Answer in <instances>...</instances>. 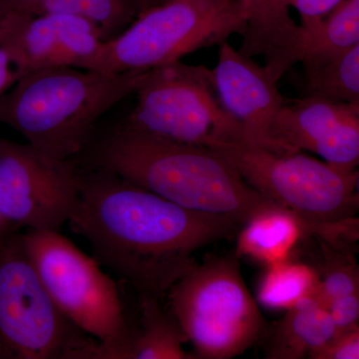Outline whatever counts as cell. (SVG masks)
Masks as SVG:
<instances>
[{"label": "cell", "instance_id": "cell-1", "mask_svg": "<svg viewBox=\"0 0 359 359\" xmlns=\"http://www.w3.org/2000/svg\"><path fill=\"white\" fill-rule=\"evenodd\" d=\"M77 182L71 230L88 241L97 263L139 295L159 301L197 264V250L228 240L244 224L185 209L105 170L77 165Z\"/></svg>", "mask_w": 359, "mask_h": 359}, {"label": "cell", "instance_id": "cell-2", "mask_svg": "<svg viewBox=\"0 0 359 359\" xmlns=\"http://www.w3.org/2000/svg\"><path fill=\"white\" fill-rule=\"evenodd\" d=\"M78 156H83V160L74 159L79 166L109 171L192 211L226 215L245 224L275 205L248 185L223 156L203 146L117 126L89 141Z\"/></svg>", "mask_w": 359, "mask_h": 359}, {"label": "cell", "instance_id": "cell-3", "mask_svg": "<svg viewBox=\"0 0 359 359\" xmlns=\"http://www.w3.org/2000/svg\"><path fill=\"white\" fill-rule=\"evenodd\" d=\"M146 73L75 67L30 73L0 99V123L49 159H74L86 147L97 121L134 94Z\"/></svg>", "mask_w": 359, "mask_h": 359}, {"label": "cell", "instance_id": "cell-4", "mask_svg": "<svg viewBox=\"0 0 359 359\" xmlns=\"http://www.w3.org/2000/svg\"><path fill=\"white\" fill-rule=\"evenodd\" d=\"M210 149L235 168L262 197L320 229L330 245L358 238V171L302 152L276 153L256 146L218 143Z\"/></svg>", "mask_w": 359, "mask_h": 359}, {"label": "cell", "instance_id": "cell-5", "mask_svg": "<svg viewBox=\"0 0 359 359\" xmlns=\"http://www.w3.org/2000/svg\"><path fill=\"white\" fill-rule=\"evenodd\" d=\"M23 247L66 318L98 342V359H130L134 330L117 285L60 231L27 230Z\"/></svg>", "mask_w": 359, "mask_h": 359}, {"label": "cell", "instance_id": "cell-6", "mask_svg": "<svg viewBox=\"0 0 359 359\" xmlns=\"http://www.w3.org/2000/svg\"><path fill=\"white\" fill-rule=\"evenodd\" d=\"M245 28L238 0H167L144 9L124 32L103 41L85 69H155L221 45L233 34L242 35Z\"/></svg>", "mask_w": 359, "mask_h": 359}, {"label": "cell", "instance_id": "cell-7", "mask_svg": "<svg viewBox=\"0 0 359 359\" xmlns=\"http://www.w3.org/2000/svg\"><path fill=\"white\" fill-rule=\"evenodd\" d=\"M235 252L197 264L166 295L198 359H230L263 334L266 321L245 285Z\"/></svg>", "mask_w": 359, "mask_h": 359}, {"label": "cell", "instance_id": "cell-8", "mask_svg": "<svg viewBox=\"0 0 359 359\" xmlns=\"http://www.w3.org/2000/svg\"><path fill=\"white\" fill-rule=\"evenodd\" d=\"M0 358L98 359V342L61 313L23 247L0 240Z\"/></svg>", "mask_w": 359, "mask_h": 359}, {"label": "cell", "instance_id": "cell-9", "mask_svg": "<svg viewBox=\"0 0 359 359\" xmlns=\"http://www.w3.org/2000/svg\"><path fill=\"white\" fill-rule=\"evenodd\" d=\"M122 128L163 140L210 148L244 144L240 126L224 109L212 70L182 60L149 70Z\"/></svg>", "mask_w": 359, "mask_h": 359}, {"label": "cell", "instance_id": "cell-10", "mask_svg": "<svg viewBox=\"0 0 359 359\" xmlns=\"http://www.w3.org/2000/svg\"><path fill=\"white\" fill-rule=\"evenodd\" d=\"M77 165L0 138V214L15 228L60 231L76 208Z\"/></svg>", "mask_w": 359, "mask_h": 359}, {"label": "cell", "instance_id": "cell-11", "mask_svg": "<svg viewBox=\"0 0 359 359\" xmlns=\"http://www.w3.org/2000/svg\"><path fill=\"white\" fill-rule=\"evenodd\" d=\"M102 42L98 26L74 14L32 16L6 9L0 25V46L20 78L49 68L85 69Z\"/></svg>", "mask_w": 359, "mask_h": 359}, {"label": "cell", "instance_id": "cell-12", "mask_svg": "<svg viewBox=\"0 0 359 359\" xmlns=\"http://www.w3.org/2000/svg\"><path fill=\"white\" fill-rule=\"evenodd\" d=\"M271 137L287 152L308 151L335 167L358 170L359 104L316 95L285 101Z\"/></svg>", "mask_w": 359, "mask_h": 359}, {"label": "cell", "instance_id": "cell-13", "mask_svg": "<svg viewBox=\"0 0 359 359\" xmlns=\"http://www.w3.org/2000/svg\"><path fill=\"white\" fill-rule=\"evenodd\" d=\"M212 76L219 102L237 123L245 145L287 153L271 137V126L285 99L268 68L241 53L228 41L219 45Z\"/></svg>", "mask_w": 359, "mask_h": 359}, {"label": "cell", "instance_id": "cell-14", "mask_svg": "<svg viewBox=\"0 0 359 359\" xmlns=\"http://www.w3.org/2000/svg\"><path fill=\"white\" fill-rule=\"evenodd\" d=\"M245 20L238 49L248 57L262 56L264 66L280 80L301 61L302 32L283 0H238Z\"/></svg>", "mask_w": 359, "mask_h": 359}, {"label": "cell", "instance_id": "cell-15", "mask_svg": "<svg viewBox=\"0 0 359 359\" xmlns=\"http://www.w3.org/2000/svg\"><path fill=\"white\" fill-rule=\"evenodd\" d=\"M241 228L236 254L266 266L289 259L304 236L327 243L320 229L276 204L256 212Z\"/></svg>", "mask_w": 359, "mask_h": 359}, {"label": "cell", "instance_id": "cell-16", "mask_svg": "<svg viewBox=\"0 0 359 359\" xmlns=\"http://www.w3.org/2000/svg\"><path fill=\"white\" fill-rule=\"evenodd\" d=\"M285 311L269 335L266 358H309L334 337V321L318 295L304 297Z\"/></svg>", "mask_w": 359, "mask_h": 359}, {"label": "cell", "instance_id": "cell-17", "mask_svg": "<svg viewBox=\"0 0 359 359\" xmlns=\"http://www.w3.org/2000/svg\"><path fill=\"white\" fill-rule=\"evenodd\" d=\"M140 299V328L134 332L130 359H198L184 349L185 332L169 309L147 295Z\"/></svg>", "mask_w": 359, "mask_h": 359}, {"label": "cell", "instance_id": "cell-18", "mask_svg": "<svg viewBox=\"0 0 359 359\" xmlns=\"http://www.w3.org/2000/svg\"><path fill=\"white\" fill-rule=\"evenodd\" d=\"M299 62L313 69L359 44V0H344L320 22L302 30Z\"/></svg>", "mask_w": 359, "mask_h": 359}, {"label": "cell", "instance_id": "cell-19", "mask_svg": "<svg viewBox=\"0 0 359 359\" xmlns=\"http://www.w3.org/2000/svg\"><path fill=\"white\" fill-rule=\"evenodd\" d=\"M320 275L308 264L283 261L269 266L259 280L257 301L273 309H289L309 295L318 294Z\"/></svg>", "mask_w": 359, "mask_h": 359}, {"label": "cell", "instance_id": "cell-20", "mask_svg": "<svg viewBox=\"0 0 359 359\" xmlns=\"http://www.w3.org/2000/svg\"><path fill=\"white\" fill-rule=\"evenodd\" d=\"M306 95L359 104V44L313 69L304 70Z\"/></svg>", "mask_w": 359, "mask_h": 359}, {"label": "cell", "instance_id": "cell-21", "mask_svg": "<svg viewBox=\"0 0 359 359\" xmlns=\"http://www.w3.org/2000/svg\"><path fill=\"white\" fill-rule=\"evenodd\" d=\"M327 252V266L323 278L320 276L318 297L323 306L346 295L359 292V269L353 259L340 249L320 241Z\"/></svg>", "mask_w": 359, "mask_h": 359}, {"label": "cell", "instance_id": "cell-22", "mask_svg": "<svg viewBox=\"0 0 359 359\" xmlns=\"http://www.w3.org/2000/svg\"><path fill=\"white\" fill-rule=\"evenodd\" d=\"M85 15L93 21L103 41L114 39L124 32L141 13L140 0H81Z\"/></svg>", "mask_w": 359, "mask_h": 359}, {"label": "cell", "instance_id": "cell-23", "mask_svg": "<svg viewBox=\"0 0 359 359\" xmlns=\"http://www.w3.org/2000/svg\"><path fill=\"white\" fill-rule=\"evenodd\" d=\"M4 1L8 11L28 14V15L74 14V15L86 18L81 0H4Z\"/></svg>", "mask_w": 359, "mask_h": 359}, {"label": "cell", "instance_id": "cell-24", "mask_svg": "<svg viewBox=\"0 0 359 359\" xmlns=\"http://www.w3.org/2000/svg\"><path fill=\"white\" fill-rule=\"evenodd\" d=\"M309 359H358L359 327L334 335L327 344L314 351Z\"/></svg>", "mask_w": 359, "mask_h": 359}, {"label": "cell", "instance_id": "cell-25", "mask_svg": "<svg viewBox=\"0 0 359 359\" xmlns=\"http://www.w3.org/2000/svg\"><path fill=\"white\" fill-rule=\"evenodd\" d=\"M325 309L334 321V335L359 327V292L335 299Z\"/></svg>", "mask_w": 359, "mask_h": 359}, {"label": "cell", "instance_id": "cell-26", "mask_svg": "<svg viewBox=\"0 0 359 359\" xmlns=\"http://www.w3.org/2000/svg\"><path fill=\"white\" fill-rule=\"evenodd\" d=\"M342 1L344 0H283L285 6L299 13L302 30L314 27Z\"/></svg>", "mask_w": 359, "mask_h": 359}, {"label": "cell", "instance_id": "cell-27", "mask_svg": "<svg viewBox=\"0 0 359 359\" xmlns=\"http://www.w3.org/2000/svg\"><path fill=\"white\" fill-rule=\"evenodd\" d=\"M20 75L9 57L8 53L0 46V99L20 80Z\"/></svg>", "mask_w": 359, "mask_h": 359}, {"label": "cell", "instance_id": "cell-28", "mask_svg": "<svg viewBox=\"0 0 359 359\" xmlns=\"http://www.w3.org/2000/svg\"><path fill=\"white\" fill-rule=\"evenodd\" d=\"M18 230H20V229L15 228L13 224H9L8 222L1 216V214H0V240L6 237L8 233H11V231Z\"/></svg>", "mask_w": 359, "mask_h": 359}, {"label": "cell", "instance_id": "cell-29", "mask_svg": "<svg viewBox=\"0 0 359 359\" xmlns=\"http://www.w3.org/2000/svg\"><path fill=\"white\" fill-rule=\"evenodd\" d=\"M140 1H141L142 11H144V9L148 8V7L155 6V0H140Z\"/></svg>", "mask_w": 359, "mask_h": 359}, {"label": "cell", "instance_id": "cell-30", "mask_svg": "<svg viewBox=\"0 0 359 359\" xmlns=\"http://www.w3.org/2000/svg\"><path fill=\"white\" fill-rule=\"evenodd\" d=\"M6 4H4V0H0V25H1L2 18H4V14H6Z\"/></svg>", "mask_w": 359, "mask_h": 359}, {"label": "cell", "instance_id": "cell-31", "mask_svg": "<svg viewBox=\"0 0 359 359\" xmlns=\"http://www.w3.org/2000/svg\"><path fill=\"white\" fill-rule=\"evenodd\" d=\"M167 1V0H155V6L156 4H159L161 2Z\"/></svg>", "mask_w": 359, "mask_h": 359}]
</instances>
